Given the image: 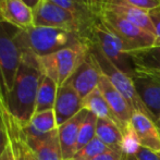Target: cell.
Masks as SVG:
<instances>
[{"label": "cell", "instance_id": "cell-1", "mask_svg": "<svg viewBox=\"0 0 160 160\" xmlns=\"http://www.w3.org/2000/svg\"><path fill=\"white\" fill-rule=\"evenodd\" d=\"M42 72L38 57L22 51V60L14 84L8 97L9 111L21 128H24L35 113L36 98Z\"/></svg>", "mask_w": 160, "mask_h": 160}, {"label": "cell", "instance_id": "cell-13", "mask_svg": "<svg viewBox=\"0 0 160 160\" xmlns=\"http://www.w3.org/2000/svg\"><path fill=\"white\" fill-rule=\"evenodd\" d=\"M24 142L37 160H63L58 128L38 137L24 136Z\"/></svg>", "mask_w": 160, "mask_h": 160}, {"label": "cell", "instance_id": "cell-31", "mask_svg": "<svg viewBox=\"0 0 160 160\" xmlns=\"http://www.w3.org/2000/svg\"><path fill=\"white\" fill-rule=\"evenodd\" d=\"M23 1L25 2L28 6H30L31 8H32L33 10H34V9H35L36 7L39 4V2L42 1V0H23Z\"/></svg>", "mask_w": 160, "mask_h": 160}, {"label": "cell", "instance_id": "cell-7", "mask_svg": "<svg viewBox=\"0 0 160 160\" xmlns=\"http://www.w3.org/2000/svg\"><path fill=\"white\" fill-rule=\"evenodd\" d=\"M20 28L0 21V73L7 94H10L22 60V50L18 42Z\"/></svg>", "mask_w": 160, "mask_h": 160}, {"label": "cell", "instance_id": "cell-21", "mask_svg": "<svg viewBox=\"0 0 160 160\" xmlns=\"http://www.w3.org/2000/svg\"><path fill=\"white\" fill-rule=\"evenodd\" d=\"M58 85L52 78L42 74L38 86L37 98H36L35 112L53 110L57 98Z\"/></svg>", "mask_w": 160, "mask_h": 160}, {"label": "cell", "instance_id": "cell-5", "mask_svg": "<svg viewBox=\"0 0 160 160\" xmlns=\"http://www.w3.org/2000/svg\"><path fill=\"white\" fill-rule=\"evenodd\" d=\"M94 21H84L74 15L73 13L53 3L50 0H42L39 4L34 9L35 26H49V28H59L73 31L80 34L86 42L88 39L89 31Z\"/></svg>", "mask_w": 160, "mask_h": 160}, {"label": "cell", "instance_id": "cell-22", "mask_svg": "<svg viewBox=\"0 0 160 160\" xmlns=\"http://www.w3.org/2000/svg\"><path fill=\"white\" fill-rule=\"evenodd\" d=\"M8 142L0 160H23V131L21 127H15L7 132Z\"/></svg>", "mask_w": 160, "mask_h": 160}, {"label": "cell", "instance_id": "cell-38", "mask_svg": "<svg viewBox=\"0 0 160 160\" xmlns=\"http://www.w3.org/2000/svg\"><path fill=\"white\" fill-rule=\"evenodd\" d=\"M0 1H1V0H0Z\"/></svg>", "mask_w": 160, "mask_h": 160}, {"label": "cell", "instance_id": "cell-14", "mask_svg": "<svg viewBox=\"0 0 160 160\" xmlns=\"http://www.w3.org/2000/svg\"><path fill=\"white\" fill-rule=\"evenodd\" d=\"M98 88L107 100V102L109 103L113 113L119 119L121 125H122L123 132L131 123V118L133 114L132 108L130 107L124 97L120 94V92L112 85L109 78L103 74L101 75L100 81H99Z\"/></svg>", "mask_w": 160, "mask_h": 160}, {"label": "cell", "instance_id": "cell-19", "mask_svg": "<svg viewBox=\"0 0 160 160\" xmlns=\"http://www.w3.org/2000/svg\"><path fill=\"white\" fill-rule=\"evenodd\" d=\"M83 108L94 113L97 118L112 121L120 128L121 132H122V125H121L120 121L113 113L109 103L107 102L98 87L83 99Z\"/></svg>", "mask_w": 160, "mask_h": 160}, {"label": "cell", "instance_id": "cell-36", "mask_svg": "<svg viewBox=\"0 0 160 160\" xmlns=\"http://www.w3.org/2000/svg\"><path fill=\"white\" fill-rule=\"evenodd\" d=\"M70 160H76V159H74V158H73V159H70Z\"/></svg>", "mask_w": 160, "mask_h": 160}, {"label": "cell", "instance_id": "cell-16", "mask_svg": "<svg viewBox=\"0 0 160 160\" xmlns=\"http://www.w3.org/2000/svg\"><path fill=\"white\" fill-rule=\"evenodd\" d=\"M87 113H88V110H81L75 117H73L68 122L63 123L58 128L63 160L73 159L75 156L76 152H78V132H80L81 125L84 122Z\"/></svg>", "mask_w": 160, "mask_h": 160}, {"label": "cell", "instance_id": "cell-33", "mask_svg": "<svg viewBox=\"0 0 160 160\" xmlns=\"http://www.w3.org/2000/svg\"><path fill=\"white\" fill-rule=\"evenodd\" d=\"M76 1H78V2H82V3L86 4V6L88 7V4H87V1H86V0H76ZM88 8H89V7H88Z\"/></svg>", "mask_w": 160, "mask_h": 160}, {"label": "cell", "instance_id": "cell-15", "mask_svg": "<svg viewBox=\"0 0 160 160\" xmlns=\"http://www.w3.org/2000/svg\"><path fill=\"white\" fill-rule=\"evenodd\" d=\"M131 125L138 137L141 146L155 152H160V130L146 114L133 111Z\"/></svg>", "mask_w": 160, "mask_h": 160}, {"label": "cell", "instance_id": "cell-4", "mask_svg": "<svg viewBox=\"0 0 160 160\" xmlns=\"http://www.w3.org/2000/svg\"><path fill=\"white\" fill-rule=\"evenodd\" d=\"M87 44L62 49L45 57H38L42 74L52 78L58 86L68 82L88 52Z\"/></svg>", "mask_w": 160, "mask_h": 160}, {"label": "cell", "instance_id": "cell-23", "mask_svg": "<svg viewBox=\"0 0 160 160\" xmlns=\"http://www.w3.org/2000/svg\"><path fill=\"white\" fill-rule=\"evenodd\" d=\"M98 118L94 113L88 111L84 122L82 123L78 132V152L82 149L85 145L89 143L94 137L96 136V125Z\"/></svg>", "mask_w": 160, "mask_h": 160}, {"label": "cell", "instance_id": "cell-30", "mask_svg": "<svg viewBox=\"0 0 160 160\" xmlns=\"http://www.w3.org/2000/svg\"><path fill=\"white\" fill-rule=\"evenodd\" d=\"M23 160H37L36 157L34 156V154L32 152V150L28 147V145L24 142V137H23Z\"/></svg>", "mask_w": 160, "mask_h": 160}, {"label": "cell", "instance_id": "cell-17", "mask_svg": "<svg viewBox=\"0 0 160 160\" xmlns=\"http://www.w3.org/2000/svg\"><path fill=\"white\" fill-rule=\"evenodd\" d=\"M134 64L135 71L152 74L160 78V46L154 45L147 48L128 52Z\"/></svg>", "mask_w": 160, "mask_h": 160}, {"label": "cell", "instance_id": "cell-3", "mask_svg": "<svg viewBox=\"0 0 160 160\" xmlns=\"http://www.w3.org/2000/svg\"><path fill=\"white\" fill-rule=\"evenodd\" d=\"M87 42L88 45L98 49L120 71L132 78L135 73V68L130 55L127 52L122 42L103 25L97 15L89 31Z\"/></svg>", "mask_w": 160, "mask_h": 160}, {"label": "cell", "instance_id": "cell-28", "mask_svg": "<svg viewBox=\"0 0 160 160\" xmlns=\"http://www.w3.org/2000/svg\"><path fill=\"white\" fill-rule=\"evenodd\" d=\"M122 154L118 152H114V150H109L107 152H103V154L97 156L96 158H94L93 160H121Z\"/></svg>", "mask_w": 160, "mask_h": 160}, {"label": "cell", "instance_id": "cell-6", "mask_svg": "<svg viewBox=\"0 0 160 160\" xmlns=\"http://www.w3.org/2000/svg\"><path fill=\"white\" fill-rule=\"evenodd\" d=\"M96 15L103 25L122 42L127 52L152 47L156 44V37L154 35L112 11L99 10Z\"/></svg>", "mask_w": 160, "mask_h": 160}, {"label": "cell", "instance_id": "cell-20", "mask_svg": "<svg viewBox=\"0 0 160 160\" xmlns=\"http://www.w3.org/2000/svg\"><path fill=\"white\" fill-rule=\"evenodd\" d=\"M96 136L112 150L123 154V135L120 128L116 123H113L112 121L106 120V119L98 118L96 125Z\"/></svg>", "mask_w": 160, "mask_h": 160}, {"label": "cell", "instance_id": "cell-26", "mask_svg": "<svg viewBox=\"0 0 160 160\" xmlns=\"http://www.w3.org/2000/svg\"><path fill=\"white\" fill-rule=\"evenodd\" d=\"M148 14H149V19L155 30V36H156V44L155 45L160 46V6L149 10Z\"/></svg>", "mask_w": 160, "mask_h": 160}, {"label": "cell", "instance_id": "cell-12", "mask_svg": "<svg viewBox=\"0 0 160 160\" xmlns=\"http://www.w3.org/2000/svg\"><path fill=\"white\" fill-rule=\"evenodd\" d=\"M0 21L20 30H28L34 26V10L23 0H1Z\"/></svg>", "mask_w": 160, "mask_h": 160}, {"label": "cell", "instance_id": "cell-34", "mask_svg": "<svg viewBox=\"0 0 160 160\" xmlns=\"http://www.w3.org/2000/svg\"><path fill=\"white\" fill-rule=\"evenodd\" d=\"M158 127H159V130H160V118H159V125Z\"/></svg>", "mask_w": 160, "mask_h": 160}, {"label": "cell", "instance_id": "cell-29", "mask_svg": "<svg viewBox=\"0 0 160 160\" xmlns=\"http://www.w3.org/2000/svg\"><path fill=\"white\" fill-rule=\"evenodd\" d=\"M7 142H8V137H7L6 130H4V125L2 122H0V155L2 154L4 147H6Z\"/></svg>", "mask_w": 160, "mask_h": 160}, {"label": "cell", "instance_id": "cell-25", "mask_svg": "<svg viewBox=\"0 0 160 160\" xmlns=\"http://www.w3.org/2000/svg\"><path fill=\"white\" fill-rule=\"evenodd\" d=\"M122 135H123V141H122L123 154L135 155L137 152V150L139 149V147H141V144H139L138 137L135 134L131 123L122 132Z\"/></svg>", "mask_w": 160, "mask_h": 160}, {"label": "cell", "instance_id": "cell-8", "mask_svg": "<svg viewBox=\"0 0 160 160\" xmlns=\"http://www.w3.org/2000/svg\"><path fill=\"white\" fill-rule=\"evenodd\" d=\"M88 46H89V51H91L92 55L95 58L101 73L107 76L110 80V82L112 83V85L120 92V94L125 98V100L128 101V103L132 108L133 111L142 112V113L146 114V116H148L150 118L149 112H148V110L144 106L143 101L139 98L138 94H137L136 89H135V86L133 84V81L131 78V76H128V74L120 71L116 65L112 64L97 48L91 46V45H88Z\"/></svg>", "mask_w": 160, "mask_h": 160}, {"label": "cell", "instance_id": "cell-2", "mask_svg": "<svg viewBox=\"0 0 160 160\" xmlns=\"http://www.w3.org/2000/svg\"><path fill=\"white\" fill-rule=\"evenodd\" d=\"M18 42L22 51L32 52L37 57H45L70 47L88 45L80 34L73 31L35 25L20 31Z\"/></svg>", "mask_w": 160, "mask_h": 160}, {"label": "cell", "instance_id": "cell-37", "mask_svg": "<svg viewBox=\"0 0 160 160\" xmlns=\"http://www.w3.org/2000/svg\"><path fill=\"white\" fill-rule=\"evenodd\" d=\"M158 1H160V0H158Z\"/></svg>", "mask_w": 160, "mask_h": 160}, {"label": "cell", "instance_id": "cell-35", "mask_svg": "<svg viewBox=\"0 0 160 160\" xmlns=\"http://www.w3.org/2000/svg\"><path fill=\"white\" fill-rule=\"evenodd\" d=\"M0 122H2V119H1V117H0ZM2 123H3V122H2Z\"/></svg>", "mask_w": 160, "mask_h": 160}, {"label": "cell", "instance_id": "cell-24", "mask_svg": "<svg viewBox=\"0 0 160 160\" xmlns=\"http://www.w3.org/2000/svg\"><path fill=\"white\" fill-rule=\"evenodd\" d=\"M111 150V148H109L103 142H101L97 136L94 137L87 145H85L82 149H80L74 156V159L76 160H93L96 158L97 156L107 152Z\"/></svg>", "mask_w": 160, "mask_h": 160}, {"label": "cell", "instance_id": "cell-10", "mask_svg": "<svg viewBox=\"0 0 160 160\" xmlns=\"http://www.w3.org/2000/svg\"><path fill=\"white\" fill-rule=\"evenodd\" d=\"M102 75L95 58L89 51L85 56L84 60L81 62L78 68L75 70L68 83L76 91L82 99L98 87L99 81Z\"/></svg>", "mask_w": 160, "mask_h": 160}, {"label": "cell", "instance_id": "cell-18", "mask_svg": "<svg viewBox=\"0 0 160 160\" xmlns=\"http://www.w3.org/2000/svg\"><path fill=\"white\" fill-rule=\"evenodd\" d=\"M58 128L53 110L35 112L30 122L22 128L23 135L28 137H38Z\"/></svg>", "mask_w": 160, "mask_h": 160}, {"label": "cell", "instance_id": "cell-11", "mask_svg": "<svg viewBox=\"0 0 160 160\" xmlns=\"http://www.w3.org/2000/svg\"><path fill=\"white\" fill-rule=\"evenodd\" d=\"M83 109V99L69 83L67 82L58 87L53 108L58 128L75 117Z\"/></svg>", "mask_w": 160, "mask_h": 160}, {"label": "cell", "instance_id": "cell-32", "mask_svg": "<svg viewBox=\"0 0 160 160\" xmlns=\"http://www.w3.org/2000/svg\"><path fill=\"white\" fill-rule=\"evenodd\" d=\"M121 160H137V158L135 157V155H128V154H122Z\"/></svg>", "mask_w": 160, "mask_h": 160}, {"label": "cell", "instance_id": "cell-9", "mask_svg": "<svg viewBox=\"0 0 160 160\" xmlns=\"http://www.w3.org/2000/svg\"><path fill=\"white\" fill-rule=\"evenodd\" d=\"M133 84L139 98L148 110L150 118L159 125L160 118V78L135 71L132 75Z\"/></svg>", "mask_w": 160, "mask_h": 160}, {"label": "cell", "instance_id": "cell-27", "mask_svg": "<svg viewBox=\"0 0 160 160\" xmlns=\"http://www.w3.org/2000/svg\"><path fill=\"white\" fill-rule=\"evenodd\" d=\"M137 160H160V152H155L150 149L141 146L135 154Z\"/></svg>", "mask_w": 160, "mask_h": 160}]
</instances>
